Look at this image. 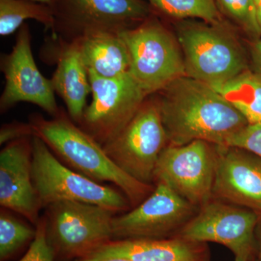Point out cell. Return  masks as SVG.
<instances>
[{"label":"cell","instance_id":"obj_24","mask_svg":"<svg viewBox=\"0 0 261 261\" xmlns=\"http://www.w3.org/2000/svg\"><path fill=\"white\" fill-rule=\"evenodd\" d=\"M226 145L245 149L261 159L260 123H249L232 136Z\"/></svg>","mask_w":261,"mask_h":261},{"label":"cell","instance_id":"obj_23","mask_svg":"<svg viewBox=\"0 0 261 261\" xmlns=\"http://www.w3.org/2000/svg\"><path fill=\"white\" fill-rule=\"evenodd\" d=\"M220 14L252 36L260 35L255 0H216Z\"/></svg>","mask_w":261,"mask_h":261},{"label":"cell","instance_id":"obj_22","mask_svg":"<svg viewBox=\"0 0 261 261\" xmlns=\"http://www.w3.org/2000/svg\"><path fill=\"white\" fill-rule=\"evenodd\" d=\"M163 14L176 19L198 18L207 23L221 20L216 0H148Z\"/></svg>","mask_w":261,"mask_h":261},{"label":"cell","instance_id":"obj_11","mask_svg":"<svg viewBox=\"0 0 261 261\" xmlns=\"http://www.w3.org/2000/svg\"><path fill=\"white\" fill-rule=\"evenodd\" d=\"M150 195L113 221V240L161 239L175 236L198 211L163 182Z\"/></svg>","mask_w":261,"mask_h":261},{"label":"cell","instance_id":"obj_17","mask_svg":"<svg viewBox=\"0 0 261 261\" xmlns=\"http://www.w3.org/2000/svg\"><path fill=\"white\" fill-rule=\"evenodd\" d=\"M63 46L51 80L55 92L64 101L70 119L80 125L87 97L92 92L88 70L75 41Z\"/></svg>","mask_w":261,"mask_h":261},{"label":"cell","instance_id":"obj_31","mask_svg":"<svg viewBox=\"0 0 261 261\" xmlns=\"http://www.w3.org/2000/svg\"><path fill=\"white\" fill-rule=\"evenodd\" d=\"M257 20L261 32V5L257 7Z\"/></svg>","mask_w":261,"mask_h":261},{"label":"cell","instance_id":"obj_27","mask_svg":"<svg viewBox=\"0 0 261 261\" xmlns=\"http://www.w3.org/2000/svg\"><path fill=\"white\" fill-rule=\"evenodd\" d=\"M75 261H133L127 257L111 253V252L98 250L88 256L82 257Z\"/></svg>","mask_w":261,"mask_h":261},{"label":"cell","instance_id":"obj_7","mask_svg":"<svg viewBox=\"0 0 261 261\" xmlns=\"http://www.w3.org/2000/svg\"><path fill=\"white\" fill-rule=\"evenodd\" d=\"M168 145L157 99H145L135 116L102 145L116 166L137 181L154 185V172Z\"/></svg>","mask_w":261,"mask_h":261},{"label":"cell","instance_id":"obj_33","mask_svg":"<svg viewBox=\"0 0 261 261\" xmlns=\"http://www.w3.org/2000/svg\"><path fill=\"white\" fill-rule=\"evenodd\" d=\"M255 4H256L257 7L259 6V5H261V0H255Z\"/></svg>","mask_w":261,"mask_h":261},{"label":"cell","instance_id":"obj_6","mask_svg":"<svg viewBox=\"0 0 261 261\" xmlns=\"http://www.w3.org/2000/svg\"><path fill=\"white\" fill-rule=\"evenodd\" d=\"M121 34L129 53V73L147 95L186 75L177 39L159 20L147 18Z\"/></svg>","mask_w":261,"mask_h":261},{"label":"cell","instance_id":"obj_25","mask_svg":"<svg viewBox=\"0 0 261 261\" xmlns=\"http://www.w3.org/2000/svg\"><path fill=\"white\" fill-rule=\"evenodd\" d=\"M37 234L29 247L27 253L19 261H55L46 235V221L41 216L37 225Z\"/></svg>","mask_w":261,"mask_h":261},{"label":"cell","instance_id":"obj_1","mask_svg":"<svg viewBox=\"0 0 261 261\" xmlns=\"http://www.w3.org/2000/svg\"><path fill=\"white\" fill-rule=\"evenodd\" d=\"M158 102L168 145L205 141L226 145L249 124L226 98L208 84L184 75L161 90Z\"/></svg>","mask_w":261,"mask_h":261},{"label":"cell","instance_id":"obj_8","mask_svg":"<svg viewBox=\"0 0 261 261\" xmlns=\"http://www.w3.org/2000/svg\"><path fill=\"white\" fill-rule=\"evenodd\" d=\"M88 74L92 100L80 127L104 145L126 126L148 95L129 72L114 78Z\"/></svg>","mask_w":261,"mask_h":261},{"label":"cell","instance_id":"obj_19","mask_svg":"<svg viewBox=\"0 0 261 261\" xmlns=\"http://www.w3.org/2000/svg\"><path fill=\"white\" fill-rule=\"evenodd\" d=\"M214 88L231 103L249 123L261 124L260 74L246 70Z\"/></svg>","mask_w":261,"mask_h":261},{"label":"cell","instance_id":"obj_15","mask_svg":"<svg viewBox=\"0 0 261 261\" xmlns=\"http://www.w3.org/2000/svg\"><path fill=\"white\" fill-rule=\"evenodd\" d=\"M32 137L10 142L0 152V205L36 226L42 206L32 178Z\"/></svg>","mask_w":261,"mask_h":261},{"label":"cell","instance_id":"obj_18","mask_svg":"<svg viewBox=\"0 0 261 261\" xmlns=\"http://www.w3.org/2000/svg\"><path fill=\"white\" fill-rule=\"evenodd\" d=\"M73 41L78 45L88 72L102 78H114L129 72V53L121 32H91Z\"/></svg>","mask_w":261,"mask_h":261},{"label":"cell","instance_id":"obj_5","mask_svg":"<svg viewBox=\"0 0 261 261\" xmlns=\"http://www.w3.org/2000/svg\"><path fill=\"white\" fill-rule=\"evenodd\" d=\"M46 235L55 261H75L113 240L116 214L101 206L63 201L46 207Z\"/></svg>","mask_w":261,"mask_h":261},{"label":"cell","instance_id":"obj_9","mask_svg":"<svg viewBox=\"0 0 261 261\" xmlns=\"http://www.w3.org/2000/svg\"><path fill=\"white\" fill-rule=\"evenodd\" d=\"M217 148L205 141L163 149L156 165L153 184L163 182L200 208L213 198Z\"/></svg>","mask_w":261,"mask_h":261},{"label":"cell","instance_id":"obj_10","mask_svg":"<svg viewBox=\"0 0 261 261\" xmlns=\"http://www.w3.org/2000/svg\"><path fill=\"white\" fill-rule=\"evenodd\" d=\"M255 211L213 197L175 236L227 247L235 257L251 260L257 250Z\"/></svg>","mask_w":261,"mask_h":261},{"label":"cell","instance_id":"obj_16","mask_svg":"<svg viewBox=\"0 0 261 261\" xmlns=\"http://www.w3.org/2000/svg\"><path fill=\"white\" fill-rule=\"evenodd\" d=\"M99 250L133 261H211L207 243L192 241L178 236L111 240Z\"/></svg>","mask_w":261,"mask_h":261},{"label":"cell","instance_id":"obj_2","mask_svg":"<svg viewBox=\"0 0 261 261\" xmlns=\"http://www.w3.org/2000/svg\"><path fill=\"white\" fill-rule=\"evenodd\" d=\"M29 123L34 136L62 163L94 181L113 184L126 195L132 208L153 191L154 185L142 183L122 171L108 157L102 145L62 111L51 119L33 115Z\"/></svg>","mask_w":261,"mask_h":261},{"label":"cell","instance_id":"obj_13","mask_svg":"<svg viewBox=\"0 0 261 261\" xmlns=\"http://www.w3.org/2000/svg\"><path fill=\"white\" fill-rule=\"evenodd\" d=\"M1 69L6 80L0 98L2 112L17 103L25 102L39 106L53 117L61 113L51 80L45 78L36 65L27 24L20 27L13 50L2 58Z\"/></svg>","mask_w":261,"mask_h":261},{"label":"cell","instance_id":"obj_32","mask_svg":"<svg viewBox=\"0 0 261 261\" xmlns=\"http://www.w3.org/2000/svg\"><path fill=\"white\" fill-rule=\"evenodd\" d=\"M234 261H251V260H247V259L242 258V257H235Z\"/></svg>","mask_w":261,"mask_h":261},{"label":"cell","instance_id":"obj_30","mask_svg":"<svg viewBox=\"0 0 261 261\" xmlns=\"http://www.w3.org/2000/svg\"><path fill=\"white\" fill-rule=\"evenodd\" d=\"M32 1H35L37 2V3H42V4L49 5L51 8H53V5L56 3V0H32Z\"/></svg>","mask_w":261,"mask_h":261},{"label":"cell","instance_id":"obj_3","mask_svg":"<svg viewBox=\"0 0 261 261\" xmlns=\"http://www.w3.org/2000/svg\"><path fill=\"white\" fill-rule=\"evenodd\" d=\"M176 36L187 76L216 87L247 70L243 48L221 20L182 22Z\"/></svg>","mask_w":261,"mask_h":261},{"label":"cell","instance_id":"obj_14","mask_svg":"<svg viewBox=\"0 0 261 261\" xmlns=\"http://www.w3.org/2000/svg\"><path fill=\"white\" fill-rule=\"evenodd\" d=\"M213 197L261 214V159L238 147L216 145Z\"/></svg>","mask_w":261,"mask_h":261},{"label":"cell","instance_id":"obj_26","mask_svg":"<svg viewBox=\"0 0 261 261\" xmlns=\"http://www.w3.org/2000/svg\"><path fill=\"white\" fill-rule=\"evenodd\" d=\"M34 136V130L29 123L14 121L5 123L0 130V144L3 145L13 141Z\"/></svg>","mask_w":261,"mask_h":261},{"label":"cell","instance_id":"obj_29","mask_svg":"<svg viewBox=\"0 0 261 261\" xmlns=\"http://www.w3.org/2000/svg\"><path fill=\"white\" fill-rule=\"evenodd\" d=\"M257 240L256 247L257 255H258V260L261 261V216L259 217L258 223H257Z\"/></svg>","mask_w":261,"mask_h":261},{"label":"cell","instance_id":"obj_21","mask_svg":"<svg viewBox=\"0 0 261 261\" xmlns=\"http://www.w3.org/2000/svg\"><path fill=\"white\" fill-rule=\"evenodd\" d=\"M15 213L2 207L0 211V261L14 259L30 246L37 234V228L21 221Z\"/></svg>","mask_w":261,"mask_h":261},{"label":"cell","instance_id":"obj_12","mask_svg":"<svg viewBox=\"0 0 261 261\" xmlns=\"http://www.w3.org/2000/svg\"><path fill=\"white\" fill-rule=\"evenodd\" d=\"M53 8L55 30L58 29L69 42L91 32H121L151 15L144 0H56Z\"/></svg>","mask_w":261,"mask_h":261},{"label":"cell","instance_id":"obj_4","mask_svg":"<svg viewBox=\"0 0 261 261\" xmlns=\"http://www.w3.org/2000/svg\"><path fill=\"white\" fill-rule=\"evenodd\" d=\"M32 143V178L42 208L63 201L106 207L116 214L132 209L126 195L94 181L62 163L39 137Z\"/></svg>","mask_w":261,"mask_h":261},{"label":"cell","instance_id":"obj_20","mask_svg":"<svg viewBox=\"0 0 261 261\" xmlns=\"http://www.w3.org/2000/svg\"><path fill=\"white\" fill-rule=\"evenodd\" d=\"M28 19H34L46 29L55 30L54 10L49 5L32 0H0V35H10Z\"/></svg>","mask_w":261,"mask_h":261},{"label":"cell","instance_id":"obj_28","mask_svg":"<svg viewBox=\"0 0 261 261\" xmlns=\"http://www.w3.org/2000/svg\"><path fill=\"white\" fill-rule=\"evenodd\" d=\"M251 53L254 64L261 72V40L255 42L252 46Z\"/></svg>","mask_w":261,"mask_h":261}]
</instances>
